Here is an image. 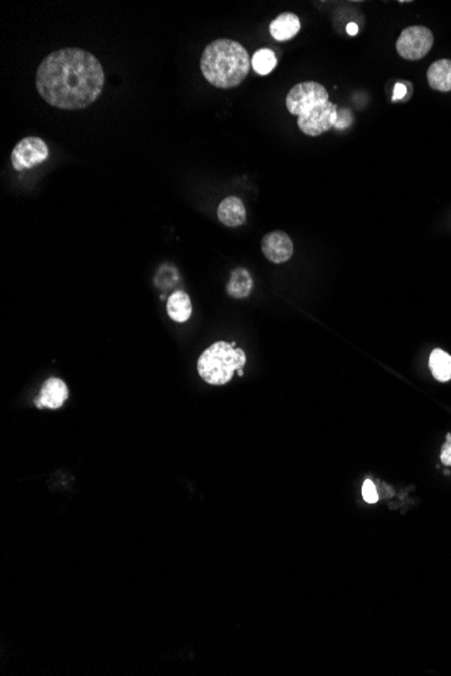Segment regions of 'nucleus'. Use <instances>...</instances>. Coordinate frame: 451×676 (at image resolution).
Returning a JSON list of instances; mask_svg holds the SVG:
<instances>
[{"instance_id":"obj_1","label":"nucleus","mask_w":451,"mask_h":676,"mask_svg":"<svg viewBox=\"0 0 451 676\" xmlns=\"http://www.w3.org/2000/svg\"><path fill=\"white\" fill-rule=\"evenodd\" d=\"M103 66L89 51L66 48L53 51L37 69L35 87L41 97L60 110H82L103 92Z\"/></svg>"},{"instance_id":"obj_2","label":"nucleus","mask_w":451,"mask_h":676,"mask_svg":"<svg viewBox=\"0 0 451 676\" xmlns=\"http://www.w3.org/2000/svg\"><path fill=\"white\" fill-rule=\"evenodd\" d=\"M252 66L247 50L233 39H216L207 45L200 58V69L211 85L222 89L235 88L246 79Z\"/></svg>"},{"instance_id":"obj_3","label":"nucleus","mask_w":451,"mask_h":676,"mask_svg":"<svg viewBox=\"0 0 451 676\" xmlns=\"http://www.w3.org/2000/svg\"><path fill=\"white\" fill-rule=\"evenodd\" d=\"M246 354L235 349V343L216 342L209 347L197 361L199 375L210 385H226L235 371L242 370Z\"/></svg>"},{"instance_id":"obj_4","label":"nucleus","mask_w":451,"mask_h":676,"mask_svg":"<svg viewBox=\"0 0 451 676\" xmlns=\"http://www.w3.org/2000/svg\"><path fill=\"white\" fill-rule=\"evenodd\" d=\"M328 101V92L322 84L315 81H306L296 84L287 95V108L292 115L297 118L303 113L311 111L316 106H321Z\"/></svg>"},{"instance_id":"obj_5","label":"nucleus","mask_w":451,"mask_h":676,"mask_svg":"<svg viewBox=\"0 0 451 676\" xmlns=\"http://www.w3.org/2000/svg\"><path fill=\"white\" fill-rule=\"evenodd\" d=\"M434 45V35L428 27L409 26L397 38V53L405 60H420L430 53Z\"/></svg>"},{"instance_id":"obj_6","label":"nucleus","mask_w":451,"mask_h":676,"mask_svg":"<svg viewBox=\"0 0 451 676\" xmlns=\"http://www.w3.org/2000/svg\"><path fill=\"white\" fill-rule=\"evenodd\" d=\"M338 108L331 101L316 106L311 111L297 118V127L308 137H318L335 126Z\"/></svg>"},{"instance_id":"obj_7","label":"nucleus","mask_w":451,"mask_h":676,"mask_svg":"<svg viewBox=\"0 0 451 676\" xmlns=\"http://www.w3.org/2000/svg\"><path fill=\"white\" fill-rule=\"evenodd\" d=\"M49 158L47 142L38 137H26L16 144L11 153V163L16 170L30 169Z\"/></svg>"},{"instance_id":"obj_8","label":"nucleus","mask_w":451,"mask_h":676,"mask_svg":"<svg viewBox=\"0 0 451 676\" xmlns=\"http://www.w3.org/2000/svg\"><path fill=\"white\" fill-rule=\"evenodd\" d=\"M262 253L273 263H284L293 256V243L284 231H273L264 237Z\"/></svg>"},{"instance_id":"obj_9","label":"nucleus","mask_w":451,"mask_h":676,"mask_svg":"<svg viewBox=\"0 0 451 676\" xmlns=\"http://www.w3.org/2000/svg\"><path fill=\"white\" fill-rule=\"evenodd\" d=\"M69 397V390L63 380L50 378L41 389L39 396L35 399L37 408L58 409L64 405Z\"/></svg>"},{"instance_id":"obj_10","label":"nucleus","mask_w":451,"mask_h":676,"mask_svg":"<svg viewBox=\"0 0 451 676\" xmlns=\"http://www.w3.org/2000/svg\"><path fill=\"white\" fill-rule=\"evenodd\" d=\"M218 219L227 227H238L246 222V208L241 199L230 196L225 199L218 208Z\"/></svg>"},{"instance_id":"obj_11","label":"nucleus","mask_w":451,"mask_h":676,"mask_svg":"<svg viewBox=\"0 0 451 676\" xmlns=\"http://www.w3.org/2000/svg\"><path fill=\"white\" fill-rule=\"evenodd\" d=\"M300 29H302L300 19L293 13L280 14L274 20H272L269 26L271 35L276 41H280V42L290 41L293 37H296V34L300 32Z\"/></svg>"},{"instance_id":"obj_12","label":"nucleus","mask_w":451,"mask_h":676,"mask_svg":"<svg viewBox=\"0 0 451 676\" xmlns=\"http://www.w3.org/2000/svg\"><path fill=\"white\" fill-rule=\"evenodd\" d=\"M166 312L175 322H187L192 315V303L190 296L183 290L173 292L168 299Z\"/></svg>"},{"instance_id":"obj_13","label":"nucleus","mask_w":451,"mask_h":676,"mask_svg":"<svg viewBox=\"0 0 451 676\" xmlns=\"http://www.w3.org/2000/svg\"><path fill=\"white\" fill-rule=\"evenodd\" d=\"M428 84L440 92L451 91V60H438L427 70Z\"/></svg>"},{"instance_id":"obj_14","label":"nucleus","mask_w":451,"mask_h":676,"mask_svg":"<svg viewBox=\"0 0 451 676\" xmlns=\"http://www.w3.org/2000/svg\"><path fill=\"white\" fill-rule=\"evenodd\" d=\"M253 289V278L250 273L240 268L231 273V278L227 284V293L234 299H246Z\"/></svg>"},{"instance_id":"obj_15","label":"nucleus","mask_w":451,"mask_h":676,"mask_svg":"<svg viewBox=\"0 0 451 676\" xmlns=\"http://www.w3.org/2000/svg\"><path fill=\"white\" fill-rule=\"evenodd\" d=\"M430 369L434 378L440 382H447L451 380V356L440 349L434 350L428 361Z\"/></svg>"},{"instance_id":"obj_16","label":"nucleus","mask_w":451,"mask_h":676,"mask_svg":"<svg viewBox=\"0 0 451 676\" xmlns=\"http://www.w3.org/2000/svg\"><path fill=\"white\" fill-rule=\"evenodd\" d=\"M277 65V57L271 49H259L252 58V66L261 76L269 75Z\"/></svg>"},{"instance_id":"obj_17","label":"nucleus","mask_w":451,"mask_h":676,"mask_svg":"<svg viewBox=\"0 0 451 676\" xmlns=\"http://www.w3.org/2000/svg\"><path fill=\"white\" fill-rule=\"evenodd\" d=\"M362 497L368 503H376L378 501V494L376 490L374 483L371 480H366L362 486Z\"/></svg>"},{"instance_id":"obj_18","label":"nucleus","mask_w":451,"mask_h":676,"mask_svg":"<svg viewBox=\"0 0 451 676\" xmlns=\"http://www.w3.org/2000/svg\"><path fill=\"white\" fill-rule=\"evenodd\" d=\"M440 462L446 466H451V434L447 435V440L443 444L442 453H440Z\"/></svg>"},{"instance_id":"obj_19","label":"nucleus","mask_w":451,"mask_h":676,"mask_svg":"<svg viewBox=\"0 0 451 676\" xmlns=\"http://www.w3.org/2000/svg\"><path fill=\"white\" fill-rule=\"evenodd\" d=\"M405 95H407V87H405L404 84H402V82L396 84V85H395V92H393V99H392V100H393V101L402 100V99L405 97Z\"/></svg>"},{"instance_id":"obj_20","label":"nucleus","mask_w":451,"mask_h":676,"mask_svg":"<svg viewBox=\"0 0 451 676\" xmlns=\"http://www.w3.org/2000/svg\"><path fill=\"white\" fill-rule=\"evenodd\" d=\"M346 32L349 35H355L358 32V26L355 23H349L346 27Z\"/></svg>"}]
</instances>
